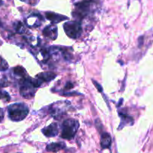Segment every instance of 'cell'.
I'll use <instances>...</instances> for the list:
<instances>
[{
    "label": "cell",
    "mask_w": 153,
    "mask_h": 153,
    "mask_svg": "<svg viewBox=\"0 0 153 153\" xmlns=\"http://www.w3.org/2000/svg\"><path fill=\"white\" fill-rule=\"evenodd\" d=\"M3 4V1H1V0H0V7H1V5H2Z\"/></svg>",
    "instance_id": "obj_22"
},
{
    "label": "cell",
    "mask_w": 153,
    "mask_h": 153,
    "mask_svg": "<svg viewBox=\"0 0 153 153\" xmlns=\"http://www.w3.org/2000/svg\"><path fill=\"white\" fill-rule=\"evenodd\" d=\"M91 1H80L76 4V7L73 12V17L77 19H82L88 16L91 11Z\"/></svg>",
    "instance_id": "obj_5"
},
{
    "label": "cell",
    "mask_w": 153,
    "mask_h": 153,
    "mask_svg": "<svg viewBox=\"0 0 153 153\" xmlns=\"http://www.w3.org/2000/svg\"><path fill=\"white\" fill-rule=\"evenodd\" d=\"M0 100H4L5 101H9L10 100V97L7 92L0 90Z\"/></svg>",
    "instance_id": "obj_17"
},
{
    "label": "cell",
    "mask_w": 153,
    "mask_h": 153,
    "mask_svg": "<svg viewBox=\"0 0 153 153\" xmlns=\"http://www.w3.org/2000/svg\"><path fill=\"white\" fill-rule=\"evenodd\" d=\"M69 106L70 102H57L49 106L48 108L49 113L55 119H60V117L66 113Z\"/></svg>",
    "instance_id": "obj_6"
},
{
    "label": "cell",
    "mask_w": 153,
    "mask_h": 153,
    "mask_svg": "<svg viewBox=\"0 0 153 153\" xmlns=\"http://www.w3.org/2000/svg\"><path fill=\"white\" fill-rule=\"evenodd\" d=\"M4 111H3L2 108H0V123L2 122L3 119H4Z\"/></svg>",
    "instance_id": "obj_21"
},
{
    "label": "cell",
    "mask_w": 153,
    "mask_h": 153,
    "mask_svg": "<svg viewBox=\"0 0 153 153\" xmlns=\"http://www.w3.org/2000/svg\"><path fill=\"white\" fill-rule=\"evenodd\" d=\"M79 123L74 119H67L63 123L61 126V137L67 140H70L74 137L79 129Z\"/></svg>",
    "instance_id": "obj_3"
},
{
    "label": "cell",
    "mask_w": 153,
    "mask_h": 153,
    "mask_svg": "<svg viewBox=\"0 0 153 153\" xmlns=\"http://www.w3.org/2000/svg\"><path fill=\"white\" fill-rule=\"evenodd\" d=\"M20 1H25V2H26L27 0H20Z\"/></svg>",
    "instance_id": "obj_23"
},
{
    "label": "cell",
    "mask_w": 153,
    "mask_h": 153,
    "mask_svg": "<svg viewBox=\"0 0 153 153\" xmlns=\"http://www.w3.org/2000/svg\"><path fill=\"white\" fill-rule=\"evenodd\" d=\"M93 82H94V85H95V86L97 87V89H98V91H100V93L102 92V88L101 85H99V84L97 83V82H96V81H94V80H93Z\"/></svg>",
    "instance_id": "obj_20"
},
{
    "label": "cell",
    "mask_w": 153,
    "mask_h": 153,
    "mask_svg": "<svg viewBox=\"0 0 153 153\" xmlns=\"http://www.w3.org/2000/svg\"><path fill=\"white\" fill-rule=\"evenodd\" d=\"M9 83L5 78H1V79H0V88H4V87H7Z\"/></svg>",
    "instance_id": "obj_18"
},
{
    "label": "cell",
    "mask_w": 153,
    "mask_h": 153,
    "mask_svg": "<svg viewBox=\"0 0 153 153\" xmlns=\"http://www.w3.org/2000/svg\"><path fill=\"white\" fill-rule=\"evenodd\" d=\"M46 18L51 21L53 23H58V22H62V21L68 19V17L64 15L58 14V13H54V12H46Z\"/></svg>",
    "instance_id": "obj_10"
},
{
    "label": "cell",
    "mask_w": 153,
    "mask_h": 153,
    "mask_svg": "<svg viewBox=\"0 0 153 153\" xmlns=\"http://www.w3.org/2000/svg\"><path fill=\"white\" fill-rule=\"evenodd\" d=\"M14 29L18 34H23L25 32V25L21 22H16L14 23Z\"/></svg>",
    "instance_id": "obj_16"
},
{
    "label": "cell",
    "mask_w": 153,
    "mask_h": 153,
    "mask_svg": "<svg viewBox=\"0 0 153 153\" xmlns=\"http://www.w3.org/2000/svg\"><path fill=\"white\" fill-rule=\"evenodd\" d=\"M42 21H43V17L41 15L38 13H33L27 18L25 20V24L30 28H37L41 25Z\"/></svg>",
    "instance_id": "obj_8"
},
{
    "label": "cell",
    "mask_w": 153,
    "mask_h": 153,
    "mask_svg": "<svg viewBox=\"0 0 153 153\" xmlns=\"http://www.w3.org/2000/svg\"><path fill=\"white\" fill-rule=\"evenodd\" d=\"M120 117V125L118 127V129H121L123 127H124L126 125H133L134 123V120L132 119L131 116L126 114H121L119 113Z\"/></svg>",
    "instance_id": "obj_12"
},
{
    "label": "cell",
    "mask_w": 153,
    "mask_h": 153,
    "mask_svg": "<svg viewBox=\"0 0 153 153\" xmlns=\"http://www.w3.org/2000/svg\"><path fill=\"white\" fill-rule=\"evenodd\" d=\"M43 34L45 37L49 40H56L58 37V27L53 24L47 25L43 30Z\"/></svg>",
    "instance_id": "obj_7"
},
{
    "label": "cell",
    "mask_w": 153,
    "mask_h": 153,
    "mask_svg": "<svg viewBox=\"0 0 153 153\" xmlns=\"http://www.w3.org/2000/svg\"><path fill=\"white\" fill-rule=\"evenodd\" d=\"M64 31L69 37L77 39L82 33V25L78 21H69L64 24Z\"/></svg>",
    "instance_id": "obj_4"
},
{
    "label": "cell",
    "mask_w": 153,
    "mask_h": 153,
    "mask_svg": "<svg viewBox=\"0 0 153 153\" xmlns=\"http://www.w3.org/2000/svg\"><path fill=\"white\" fill-rule=\"evenodd\" d=\"M101 147L102 149H108L111 144V137L108 133H103L101 136V141H100Z\"/></svg>",
    "instance_id": "obj_13"
},
{
    "label": "cell",
    "mask_w": 153,
    "mask_h": 153,
    "mask_svg": "<svg viewBox=\"0 0 153 153\" xmlns=\"http://www.w3.org/2000/svg\"><path fill=\"white\" fill-rule=\"evenodd\" d=\"M13 73H14L16 76H19V77H21L22 79V78H25L27 77V73H26V71H25V69L23 68V67H20V66H17V67H14V68L13 69Z\"/></svg>",
    "instance_id": "obj_15"
},
{
    "label": "cell",
    "mask_w": 153,
    "mask_h": 153,
    "mask_svg": "<svg viewBox=\"0 0 153 153\" xmlns=\"http://www.w3.org/2000/svg\"><path fill=\"white\" fill-rule=\"evenodd\" d=\"M73 87H74V85H73V84L71 82H67L65 85V89L70 90L72 89V88H73Z\"/></svg>",
    "instance_id": "obj_19"
},
{
    "label": "cell",
    "mask_w": 153,
    "mask_h": 153,
    "mask_svg": "<svg viewBox=\"0 0 153 153\" xmlns=\"http://www.w3.org/2000/svg\"><path fill=\"white\" fill-rule=\"evenodd\" d=\"M56 77V74L52 72H44V73H39L37 76V79H38L40 82H49L53 80Z\"/></svg>",
    "instance_id": "obj_11"
},
{
    "label": "cell",
    "mask_w": 153,
    "mask_h": 153,
    "mask_svg": "<svg viewBox=\"0 0 153 153\" xmlns=\"http://www.w3.org/2000/svg\"><path fill=\"white\" fill-rule=\"evenodd\" d=\"M42 132L45 136L48 137H55L58 134V125L56 123H51L49 126L43 128Z\"/></svg>",
    "instance_id": "obj_9"
},
{
    "label": "cell",
    "mask_w": 153,
    "mask_h": 153,
    "mask_svg": "<svg viewBox=\"0 0 153 153\" xmlns=\"http://www.w3.org/2000/svg\"><path fill=\"white\" fill-rule=\"evenodd\" d=\"M29 109L24 103H14L7 107L9 118L14 122H19L25 119L28 114Z\"/></svg>",
    "instance_id": "obj_2"
},
{
    "label": "cell",
    "mask_w": 153,
    "mask_h": 153,
    "mask_svg": "<svg viewBox=\"0 0 153 153\" xmlns=\"http://www.w3.org/2000/svg\"><path fill=\"white\" fill-rule=\"evenodd\" d=\"M42 82L38 79H34L27 77L22 78L20 80V88L19 92L21 96L25 99H31L34 97L37 88L41 85Z\"/></svg>",
    "instance_id": "obj_1"
},
{
    "label": "cell",
    "mask_w": 153,
    "mask_h": 153,
    "mask_svg": "<svg viewBox=\"0 0 153 153\" xmlns=\"http://www.w3.org/2000/svg\"><path fill=\"white\" fill-rule=\"evenodd\" d=\"M66 147V144L64 142H58V143H52L46 146V150L49 152H56L61 149H64Z\"/></svg>",
    "instance_id": "obj_14"
}]
</instances>
